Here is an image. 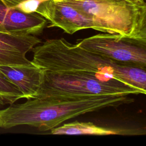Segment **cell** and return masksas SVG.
Masks as SVG:
<instances>
[{
    "instance_id": "6da1fadb",
    "label": "cell",
    "mask_w": 146,
    "mask_h": 146,
    "mask_svg": "<svg viewBox=\"0 0 146 146\" xmlns=\"http://www.w3.org/2000/svg\"><path fill=\"white\" fill-rule=\"evenodd\" d=\"M31 50V63L42 69L59 73L90 74L115 79L146 93V68L111 60L63 38L47 39Z\"/></svg>"
},
{
    "instance_id": "7a4b0ae2",
    "label": "cell",
    "mask_w": 146,
    "mask_h": 146,
    "mask_svg": "<svg viewBox=\"0 0 146 146\" xmlns=\"http://www.w3.org/2000/svg\"><path fill=\"white\" fill-rule=\"evenodd\" d=\"M133 101L129 95L30 99L23 103H13L1 109L0 127L8 129L26 125L46 131L79 115L104 108H116Z\"/></svg>"
},
{
    "instance_id": "3957f363",
    "label": "cell",
    "mask_w": 146,
    "mask_h": 146,
    "mask_svg": "<svg viewBox=\"0 0 146 146\" xmlns=\"http://www.w3.org/2000/svg\"><path fill=\"white\" fill-rule=\"evenodd\" d=\"M78 9L105 33L146 40V6L127 0H60Z\"/></svg>"
},
{
    "instance_id": "277c9868",
    "label": "cell",
    "mask_w": 146,
    "mask_h": 146,
    "mask_svg": "<svg viewBox=\"0 0 146 146\" xmlns=\"http://www.w3.org/2000/svg\"><path fill=\"white\" fill-rule=\"evenodd\" d=\"M145 94L142 90L115 79L90 74L59 73L43 69L42 81L34 98L128 96Z\"/></svg>"
},
{
    "instance_id": "5b68a950",
    "label": "cell",
    "mask_w": 146,
    "mask_h": 146,
    "mask_svg": "<svg viewBox=\"0 0 146 146\" xmlns=\"http://www.w3.org/2000/svg\"><path fill=\"white\" fill-rule=\"evenodd\" d=\"M76 44L111 60L146 68V40L104 33L78 39Z\"/></svg>"
},
{
    "instance_id": "8992f818",
    "label": "cell",
    "mask_w": 146,
    "mask_h": 146,
    "mask_svg": "<svg viewBox=\"0 0 146 146\" xmlns=\"http://www.w3.org/2000/svg\"><path fill=\"white\" fill-rule=\"evenodd\" d=\"M35 12L49 22L48 27H58L69 34L88 29L105 33L89 17L60 0H43Z\"/></svg>"
},
{
    "instance_id": "52a82bcc",
    "label": "cell",
    "mask_w": 146,
    "mask_h": 146,
    "mask_svg": "<svg viewBox=\"0 0 146 146\" xmlns=\"http://www.w3.org/2000/svg\"><path fill=\"white\" fill-rule=\"evenodd\" d=\"M47 21L36 12L27 13L10 7L0 0V31L36 35L42 33Z\"/></svg>"
},
{
    "instance_id": "ba28073f",
    "label": "cell",
    "mask_w": 146,
    "mask_h": 146,
    "mask_svg": "<svg viewBox=\"0 0 146 146\" xmlns=\"http://www.w3.org/2000/svg\"><path fill=\"white\" fill-rule=\"evenodd\" d=\"M41 43L33 35H18L0 31V66H21L32 64L26 54Z\"/></svg>"
},
{
    "instance_id": "9c48e42d",
    "label": "cell",
    "mask_w": 146,
    "mask_h": 146,
    "mask_svg": "<svg viewBox=\"0 0 146 146\" xmlns=\"http://www.w3.org/2000/svg\"><path fill=\"white\" fill-rule=\"evenodd\" d=\"M0 71L23 93L24 98L33 99L40 86L43 69L33 63L29 66H0Z\"/></svg>"
},
{
    "instance_id": "30bf717a",
    "label": "cell",
    "mask_w": 146,
    "mask_h": 146,
    "mask_svg": "<svg viewBox=\"0 0 146 146\" xmlns=\"http://www.w3.org/2000/svg\"><path fill=\"white\" fill-rule=\"evenodd\" d=\"M50 131L51 134L52 135H119L135 136L145 134V129L142 128H107L98 126L91 122H80L78 121L64 124L60 126L53 128Z\"/></svg>"
},
{
    "instance_id": "8fae6325",
    "label": "cell",
    "mask_w": 146,
    "mask_h": 146,
    "mask_svg": "<svg viewBox=\"0 0 146 146\" xmlns=\"http://www.w3.org/2000/svg\"><path fill=\"white\" fill-rule=\"evenodd\" d=\"M23 98L21 90L0 71V110L6 105L11 104Z\"/></svg>"
},
{
    "instance_id": "7c38bea8",
    "label": "cell",
    "mask_w": 146,
    "mask_h": 146,
    "mask_svg": "<svg viewBox=\"0 0 146 146\" xmlns=\"http://www.w3.org/2000/svg\"><path fill=\"white\" fill-rule=\"evenodd\" d=\"M43 0H27L19 4L15 7L27 13L36 11L39 3Z\"/></svg>"
},
{
    "instance_id": "4fadbf2b",
    "label": "cell",
    "mask_w": 146,
    "mask_h": 146,
    "mask_svg": "<svg viewBox=\"0 0 146 146\" xmlns=\"http://www.w3.org/2000/svg\"><path fill=\"white\" fill-rule=\"evenodd\" d=\"M10 7H15L19 4L27 0H2Z\"/></svg>"
},
{
    "instance_id": "5bb4252c",
    "label": "cell",
    "mask_w": 146,
    "mask_h": 146,
    "mask_svg": "<svg viewBox=\"0 0 146 146\" xmlns=\"http://www.w3.org/2000/svg\"><path fill=\"white\" fill-rule=\"evenodd\" d=\"M136 5L141 6H146L145 0H127Z\"/></svg>"
}]
</instances>
